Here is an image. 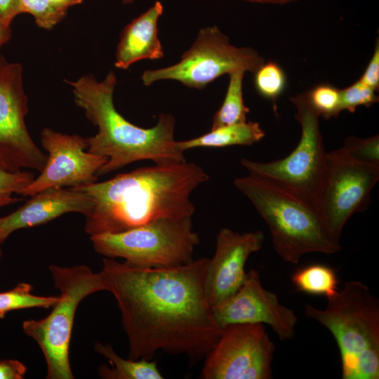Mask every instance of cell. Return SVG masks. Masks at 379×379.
I'll return each instance as SVG.
<instances>
[{
  "instance_id": "9",
  "label": "cell",
  "mask_w": 379,
  "mask_h": 379,
  "mask_svg": "<svg viewBox=\"0 0 379 379\" xmlns=\"http://www.w3.org/2000/svg\"><path fill=\"white\" fill-rule=\"evenodd\" d=\"M264 59L251 48L232 45L216 26L201 29L192 46L173 65L146 70L145 86L160 80H175L189 88L202 89L225 74L237 70L254 73Z\"/></svg>"
},
{
  "instance_id": "18",
  "label": "cell",
  "mask_w": 379,
  "mask_h": 379,
  "mask_svg": "<svg viewBox=\"0 0 379 379\" xmlns=\"http://www.w3.org/2000/svg\"><path fill=\"white\" fill-rule=\"evenodd\" d=\"M265 132L260 124L246 121L211 129L209 132L187 140L177 141L180 150L198 147H225L234 145H253L260 141Z\"/></svg>"
},
{
  "instance_id": "32",
  "label": "cell",
  "mask_w": 379,
  "mask_h": 379,
  "mask_svg": "<svg viewBox=\"0 0 379 379\" xmlns=\"http://www.w3.org/2000/svg\"><path fill=\"white\" fill-rule=\"evenodd\" d=\"M56 9L67 13L69 7L79 4L83 0H48Z\"/></svg>"
},
{
  "instance_id": "36",
  "label": "cell",
  "mask_w": 379,
  "mask_h": 379,
  "mask_svg": "<svg viewBox=\"0 0 379 379\" xmlns=\"http://www.w3.org/2000/svg\"><path fill=\"white\" fill-rule=\"evenodd\" d=\"M2 256V250H1V245L0 244V260Z\"/></svg>"
},
{
  "instance_id": "20",
  "label": "cell",
  "mask_w": 379,
  "mask_h": 379,
  "mask_svg": "<svg viewBox=\"0 0 379 379\" xmlns=\"http://www.w3.org/2000/svg\"><path fill=\"white\" fill-rule=\"evenodd\" d=\"M291 279L298 291L323 295L328 300L339 291V280L335 269L321 263H312L298 269Z\"/></svg>"
},
{
  "instance_id": "6",
  "label": "cell",
  "mask_w": 379,
  "mask_h": 379,
  "mask_svg": "<svg viewBox=\"0 0 379 379\" xmlns=\"http://www.w3.org/2000/svg\"><path fill=\"white\" fill-rule=\"evenodd\" d=\"M55 287L60 292L51 312L41 319L22 322L24 333L41 348L48 379H72L69 346L74 317L80 302L91 294L107 291L101 272L84 265L72 267L48 265Z\"/></svg>"
},
{
  "instance_id": "26",
  "label": "cell",
  "mask_w": 379,
  "mask_h": 379,
  "mask_svg": "<svg viewBox=\"0 0 379 379\" xmlns=\"http://www.w3.org/2000/svg\"><path fill=\"white\" fill-rule=\"evenodd\" d=\"M376 91L359 80L352 85L340 89L341 109L354 113L360 106L369 107L378 102Z\"/></svg>"
},
{
  "instance_id": "31",
  "label": "cell",
  "mask_w": 379,
  "mask_h": 379,
  "mask_svg": "<svg viewBox=\"0 0 379 379\" xmlns=\"http://www.w3.org/2000/svg\"><path fill=\"white\" fill-rule=\"evenodd\" d=\"M22 13L20 0H0V18L11 25L14 18Z\"/></svg>"
},
{
  "instance_id": "28",
  "label": "cell",
  "mask_w": 379,
  "mask_h": 379,
  "mask_svg": "<svg viewBox=\"0 0 379 379\" xmlns=\"http://www.w3.org/2000/svg\"><path fill=\"white\" fill-rule=\"evenodd\" d=\"M349 154L361 161L379 164V136L360 138L349 136L343 146Z\"/></svg>"
},
{
  "instance_id": "33",
  "label": "cell",
  "mask_w": 379,
  "mask_h": 379,
  "mask_svg": "<svg viewBox=\"0 0 379 379\" xmlns=\"http://www.w3.org/2000/svg\"><path fill=\"white\" fill-rule=\"evenodd\" d=\"M10 25L0 18V48L11 38L12 31Z\"/></svg>"
},
{
  "instance_id": "21",
  "label": "cell",
  "mask_w": 379,
  "mask_h": 379,
  "mask_svg": "<svg viewBox=\"0 0 379 379\" xmlns=\"http://www.w3.org/2000/svg\"><path fill=\"white\" fill-rule=\"evenodd\" d=\"M244 74L242 70L229 74L226 94L220 107L213 116L211 129L246 121L250 109L245 105L243 97Z\"/></svg>"
},
{
  "instance_id": "27",
  "label": "cell",
  "mask_w": 379,
  "mask_h": 379,
  "mask_svg": "<svg viewBox=\"0 0 379 379\" xmlns=\"http://www.w3.org/2000/svg\"><path fill=\"white\" fill-rule=\"evenodd\" d=\"M21 13L34 17L36 25L51 29L64 18L65 12L55 8L48 0H20Z\"/></svg>"
},
{
  "instance_id": "30",
  "label": "cell",
  "mask_w": 379,
  "mask_h": 379,
  "mask_svg": "<svg viewBox=\"0 0 379 379\" xmlns=\"http://www.w3.org/2000/svg\"><path fill=\"white\" fill-rule=\"evenodd\" d=\"M26 372V366L19 360H0V379H22Z\"/></svg>"
},
{
  "instance_id": "17",
  "label": "cell",
  "mask_w": 379,
  "mask_h": 379,
  "mask_svg": "<svg viewBox=\"0 0 379 379\" xmlns=\"http://www.w3.org/2000/svg\"><path fill=\"white\" fill-rule=\"evenodd\" d=\"M163 12V4L157 1L124 27L116 51L115 67L125 69L141 60L164 57L158 36V20Z\"/></svg>"
},
{
  "instance_id": "19",
  "label": "cell",
  "mask_w": 379,
  "mask_h": 379,
  "mask_svg": "<svg viewBox=\"0 0 379 379\" xmlns=\"http://www.w3.org/2000/svg\"><path fill=\"white\" fill-rule=\"evenodd\" d=\"M95 351L105 357L109 365L102 364L98 368V375L105 379H162L156 361L145 359H125L119 356L109 344L98 342Z\"/></svg>"
},
{
  "instance_id": "3",
  "label": "cell",
  "mask_w": 379,
  "mask_h": 379,
  "mask_svg": "<svg viewBox=\"0 0 379 379\" xmlns=\"http://www.w3.org/2000/svg\"><path fill=\"white\" fill-rule=\"evenodd\" d=\"M67 82L72 87L77 105L98 128L95 135L87 138L89 152L108 159L98 176L142 160H151L156 164L186 161L174 138L175 121L172 114H160L154 126L145 128L118 112L113 102L117 83L113 72L101 81L92 75H84Z\"/></svg>"
},
{
  "instance_id": "2",
  "label": "cell",
  "mask_w": 379,
  "mask_h": 379,
  "mask_svg": "<svg viewBox=\"0 0 379 379\" xmlns=\"http://www.w3.org/2000/svg\"><path fill=\"white\" fill-rule=\"evenodd\" d=\"M208 179L200 166L186 160L155 164L74 187L91 198L84 230L92 236L121 232L160 219L192 218L195 207L191 194Z\"/></svg>"
},
{
  "instance_id": "34",
  "label": "cell",
  "mask_w": 379,
  "mask_h": 379,
  "mask_svg": "<svg viewBox=\"0 0 379 379\" xmlns=\"http://www.w3.org/2000/svg\"><path fill=\"white\" fill-rule=\"evenodd\" d=\"M251 3L258 4H286L297 0H242Z\"/></svg>"
},
{
  "instance_id": "13",
  "label": "cell",
  "mask_w": 379,
  "mask_h": 379,
  "mask_svg": "<svg viewBox=\"0 0 379 379\" xmlns=\"http://www.w3.org/2000/svg\"><path fill=\"white\" fill-rule=\"evenodd\" d=\"M41 142L48 152L46 165L20 195L31 197L50 188L74 187L95 182L99 170L108 160L89 152L87 138L77 134L45 128L41 133Z\"/></svg>"
},
{
  "instance_id": "24",
  "label": "cell",
  "mask_w": 379,
  "mask_h": 379,
  "mask_svg": "<svg viewBox=\"0 0 379 379\" xmlns=\"http://www.w3.org/2000/svg\"><path fill=\"white\" fill-rule=\"evenodd\" d=\"M306 97L319 117L328 119L342 112L340 89L330 84H319L305 92Z\"/></svg>"
},
{
  "instance_id": "5",
  "label": "cell",
  "mask_w": 379,
  "mask_h": 379,
  "mask_svg": "<svg viewBox=\"0 0 379 379\" xmlns=\"http://www.w3.org/2000/svg\"><path fill=\"white\" fill-rule=\"evenodd\" d=\"M234 185L266 222L274 250L284 262L298 264L305 254L331 255L342 249L312 205L250 174L236 178Z\"/></svg>"
},
{
  "instance_id": "7",
  "label": "cell",
  "mask_w": 379,
  "mask_h": 379,
  "mask_svg": "<svg viewBox=\"0 0 379 379\" xmlns=\"http://www.w3.org/2000/svg\"><path fill=\"white\" fill-rule=\"evenodd\" d=\"M291 100L296 108L295 118L301 128L295 148L279 160L258 162L243 158L241 164L250 175L262 178L315 207L327 161L319 116L305 92L291 97Z\"/></svg>"
},
{
  "instance_id": "4",
  "label": "cell",
  "mask_w": 379,
  "mask_h": 379,
  "mask_svg": "<svg viewBox=\"0 0 379 379\" xmlns=\"http://www.w3.org/2000/svg\"><path fill=\"white\" fill-rule=\"evenodd\" d=\"M324 309L305 314L325 328L338 346L343 379L379 378V300L364 283L351 280Z\"/></svg>"
},
{
  "instance_id": "25",
  "label": "cell",
  "mask_w": 379,
  "mask_h": 379,
  "mask_svg": "<svg viewBox=\"0 0 379 379\" xmlns=\"http://www.w3.org/2000/svg\"><path fill=\"white\" fill-rule=\"evenodd\" d=\"M34 178L32 172L11 171L0 166V209L20 201L15 194H20Z\"/></svg>"
},
{
  "instance_id": "15",
  "label": "cell",
  "mask_w": 379,
  "mask_h": 379,
  "mask_svg": "<svg viewBox=\"0 0 379 379\" xmlns=\"http://www.w3.org/2000/svg\"><path fill=\"white\" fill-rule=\"evenodd\" d=\"M262 231L245 233L221 229L216 237L215 250L208 258L206 273V291L211 307L234 294L243 284L249 256L262 246Z\"/></svg>"
},
{
  "instance_id": "1",
  "label": "cell",
  "mask_w": 379,
  "mask_h": 379,
  "mask_svg": "<svg viewBox=\"0 0 379 379\" xmlns=\"http://www.w3.org/2000/svg\"><path fill=\"white\" fill-rule=\"evenodd\" d=\"M208 260L137 268L114 258L102 260L101 272L121 312L130 359L151 360L163 351L186 355L194 365L210 352L222 329L206 295Z\"/></svg>"
},
{
  "instance_id": "16",
  "label": "cell",
  "mask_w": 379,
  "mask_h": 379,
  "mask_svg": "<svg viewBox=\"0 0 379 379\" xmlns=\"http://www.w3.org/2000/svg\"><path fill=\"white\" fill-rule=\"evenodd\" d=\"M89 194L77 187L50 188L33 196L13 212L0 217V244L14 232L47 223L69 213L86 215Z\"/></svg>"
},
{
  "instance_id": "11",
  "label": "cell",
  "mask_w": 379,
  "mask_h": 379,
  "mask_svg": "<svg viewBox=\"0 0 379 379\" xmlns=\"http://www.w3.org/2000/svg\"><path fill=\"white\" fill-rule=\"evenodd\" d=\"M274 350L263 324L228 325L205 357L199 378L270 379Z\"/></svg>"
},
{
  "instance_id": "29",
  "label": "cell",
  "mask_w": 379,
  "mask_h": 379,
  "mask_svg": "<svg viewBox=\"0 0 379 379\" xmlns=\"http://www.w3.org/2000/svg\"><path fill=\"white\" fill-rule=\"evenodd\" d=\"M365 85L378 91L379 88V41L377 39L373 53L359 79Z\"/></svg>"
},
{
  "instance_id": "12",
  "label": "cell",
  "mask_w": 379,
  "mask_h": 379,
  "mask_svg": "<svg viewBox=\"0 0 379 379\" xmlns=\"http://www.w3.org/2000/svg\"><path fill=\"white\" fill-rule=\"evenodd\" d=\"M22 69L0 55V166L18 171L41 172L47 155L31 138L25 124L27 97L22 86Z\"/></svg>"
},
{
  "instance_id": "35",
  "label": "cell",
  "mask_w": 379,
  "mask_h": 379,
  "mask_svg": "<svg viewBox=\"0 0 379 379\" xmlns=\"http://www.w3.org/2000/svg\"><path fill=\"white\" fill-rule=\"evenodd\" d=\"M124 3H131L133 0H122Z\"/></svg>"
},
{
  "instance_id": "8",
  "label": "cell",
  "mask_w": 379,
  "mask_h": 379,
  "mask_svg": "<svg viewBox=\"0 0 379 379\" xmlns=\"http://www.w3.org/2000/svg\"><path fill=\"white\" fill-rule=\"evenodd\" d=\"M94 250L137 268H168L192 262L199 237L192 218L160 219L118 233L90 236Z\"/></svg>"
},
{
  "instance_id": "10",
  "label": "cell",
  "mask_w": 379,
  "mask_h": 379,
  "mask_svg": "<svg viewBox=\"0 0 379 379\" xmlns=\"http://www.w3.org/2000/svg\"><path fill=\"white\" fill-rule=\"evenodd\" d=\"M379 180V164L357 160L342 147L327 152L326 171L315 205L331 235L340 241L343 230L367 208Z\"/></svg>"
},
{
  "instance_id": "23",
  "label": "cell",
  "mask_w": 379,
  "mask_h": 379,
  "mask_svg": "<svg viewBox=\"0 0 379 379\" xmlns=\"http://www.w3.org/2000/svg\"><path fill=\"white\" fill-rule=\"evenodd\" d=\"M253 74L255 88L266 99L275 102L286 88V73L276 62H264Z\"/></svg>"
},
{
  "instance_id": "22",
  "label": "cell",
  "mask_w": 379,
  "mask_h": 379,
  "mask_svg": "<svg viewBox=\"0 0 379 379\" xmlns=\"http://www.w3.org/2000/svg\"><path fill=\"white\" fill-rule=\"evenodd\" d=\"M30 284L21 282L13 288L0 292V319L13 310L34 307L50 308L58 301L59 296H40L32 293Z\"/></svg>"
},
{
  "instance_id": "14",
  "label": "cell",
  "mask_w": 379,
  "mask_h": 379,
  "mask_svg": "<svg viewBox=\"0 0 379 379\" xmlns=\"http://www.w3.org/2000/svg\"><path fill=\"white\" fill-rule=\"evenodd\" d=\"M218 325L237 324H268L282 340L293 338L298 317L295 312L280 303L277 295L266 290L259 273L251 270L239 290L231 297L212 307Z\"/></svg>"
}]
</instances>
